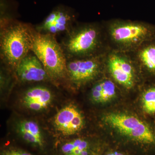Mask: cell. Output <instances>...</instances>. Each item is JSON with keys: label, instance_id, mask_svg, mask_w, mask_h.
<instances>
[{"label": "cell", "instance_id": "1", "mask_svg": "<svg viewBox=\"0 0 155 155\" xmlns=\"http://www.w3.org/2000/svg\"><path fill=\"white\" fill-rule=\"evenodd\" d=\"M67 60L91 58L110 50L104 22H78L60 42Z\"/></svg>", "mask_w": 155, "mask_h": 155}, {"label": "cell", "instance_id": "2", "mask_svg": "<svg viewBox=\"0 0 155 155\" xmlns=\"http://www.w3.org/2000/svg\"><path fill=\"white\" fill-rule=\"evenodd\" d=\"M103 22L110 50L130 53L155 38V25L148 22L122 19Z\"/></svg>", "mask_w": 155, "mask_h": 155}, {"label": "cell", "instance_id": "3", "mask_svg": "<svg viewBox=\"0 0 155 155\" xmlns=\"http://www.w3.org/2000/svg\"><path fill=\"white\" fill-rule=\"evenodd\" d=\"M34 30L33 25L17 19L0 26L1 62L14 73L19 63L31 51Z\"/></svg>", "mask_w": 155, "mask_h": 155}, {"label": "cell", "instance_id": "4", "mask_svg": "<svg viewBox=\"0 0 155 155\" xmlns=\"http://www.w3.org/2000/svg\"><path fill=\"white\" fill-rule=\"evenodd\" d=\"M31 51L41 61L52 82H68L67 58L57 37L39 33L35 28Z\"/></svg>", "mask_w": 155, "mask_h": 155}, {"label": "cell", "instance_id": "5", "mask_svg": "<svg viewBox=\"0 0 155 155\" xmlns=\"http://www.w3.org/2000/svg\"><path fill=\"white\" fill-rule=\"evenodd\" d=\"M104 121L122 135L131 140L155 149V131L148 124L135 116L121 113L106 115Z\"/></svg>", "mask_w": 155, "mask_h": 155}, {"label": "cell", "instance_id": "6", "mask_svg": "<svg viewBox=\"0 0 155 155\" xmlns=\"http://www.w3.org/2000/svg\"><path fill=\"white\" fill-rule=\"evenodd\" d=\"M105 65L115 83L127 89L134 86L138 67L130 54L110 50L106 54Z\"/></svg>", "mask_w": 155, "mask_h": 155}, {"label": "cell", "instance_id": "7", "mask_svg": "<svg viewBox=\"0 0 155 155\" xmlns=\"http://www.w3.org/2000/svg\"><path fill=\"white\" fill-rule=\"evenodd\" d=\"M107 53L91 58L67 60L68 82L79 87L95 81L105 69Z\"/></svg>", "mask_w": 155, "mask_h": 155}, {"label": "cell", "instance_id": "8", "mask_svg": "<svg viewBox=\"0 0 155 155\" xmlns=\"http://www.w3.org/2000/svg\"><path fill=\"white\" fill-rule=\"evenodd\" d=\"M78 17L75 9L60 4L55 7L42 22L34 27L39 33L57 37L68 33L78 22Z\"/></svg>", "mask_w": 155, "mask_h": 155}, {"label": "cell", "instance_id": "9", "mask_svg": "<svg viewBox=\"0 0 155 155\" xmlns=\"http://www.w3.org/2000/svg\"><path fill=\"white\" fill-rule=\"evenodd\" d=\"M15 74L22 83L52 82L41 61L32 51L19 63Z\"/></svg>", "mask_w": 155, "mask_h": 155}, {"label": "cell", "instance_id": "10", "mask_svg": "<svg viewBox=\"0 0 155 155\" xmlns=\"http://www.w3.org/2000/svg\"><path fill=\"white\" fill-rule=\"evenodd\" d=\"M54 125L59 133L64 136L74 135L81 130L84 122L82 114L72 104L60 110L54 118Z\"/></svg>", "mask_w": 155, "mask_h": 155}, {"label": "cell", "instance_id": "11", "mask_svg": "<svg viewBox=\"0 0 155 155\" xmlns=\"http://www.w3.org/2000/svg\"><path fill=\"white\" fill-rule=\"evenodd\" d=\"M53 94L46 86L37 85L29 87L23 94L24 105L32 110L39 111L46 109L52 101Z\"/></svg>", "mask_w": 155, "mask_h": 155}, {"label": "cell", "instance_id": "12", "mask_svg": "<svg viewBox=\"0 0 155 155\" xmlns=\"http://www.w3.org/2000/svg\"><path fill=\"white\" fill-rule=\"evenodd\" d=\"M128 54L137 67H141L150 76L155 78V38Z\"/></svg>", "mask_w": 155, "mask_h": 155}, {"label": "cell", "instance_id": "13", "mask_svg": "<svg viewBox=\"0 0 155 155\" xmlns=\"http://www.w3.org/2000/svg\"><path fill=\"white\" fill-rule=\"evenodd\" d=\"M19 136L27 144L40 150H44L46 141L38 124L31 120L20 121L17 125Z\"/></svg>", "mask_w": 155, "mask_h": 155}, {"label": "cell", "instance_id": "14", "mask_svg": "<svg viewBox=\"0 0 155 155\" xmlns=\"http://www.w3.org/2000/svg\"><path fill=\"white\" fill-rule=\"evenodd\" d=\"M56 149L58 155H99L96 146L89 140L82 138L62 142Z\"/></svg>", "mask_w": 155, "mask_h": 155}, {"label": "cell", "instance_id": "15", "mask_svg": "<svg viewBox=\"0 0 155 155\" xmlns=\"http://www.w3.org/2000/svg\"><path fill=\"white\" fill-rule=\"evenodd\" d=\"M116 90V84L113 80L104 78L98 81L91 89L92 100L96 103L107 102L115 96Z\"/></svg>", "mask_w": 155, "mask_h": 155}, {"label": "cell", "instance_id": "16", "mask_svg": "<svg viewBox=\"0 0 155 155\" xmlns=\"http://www.w3.org/2000/svg\"><path fill=\"white\" fill-rule=\"evenodd\" d=\"M142 104L143 110L146 114L155 115V84L147 88L143 93Z\"/></svg>", "mask_w": 155, "mask_h": 155}, {"label": "cell", "instance_id": "17", "mask_svg": "<svg viewBox=\"0 0 155 155\" xmlns=\"http://www.w3.org/2000/svg\"><path fill=\"white\" fill-rule=\"evenodd\" d=\"M0 4V26L8 22L17 19L15 13L12 10V5L10 0H1Z\"/></svg>", "mask_w": 155, "mask_h": 155}, {"label": "cell", "instance_id": "18", "mask_svg": "<svg viewBox=\"0 0 155 155\" xmlns=\"http://www.w3.org/2000/svg\"><path fill=\"white\" fill-rule=\"evenodd\" d=\"M1 155H34L20 148L14 146H9L5 147L2 150Z\"/></svg>", "mask_w": 155, "mask_h": 155}, {"label": "cell", "instance_id": "19", "mask_svg": "<svg viewBox=\"0 0 155 155\" xmlns=\"http://www.w3.org/2000/svg\"><path fill=\"white\" fill-rule=\"evenodd\" d=\"M104 155H128L126 153L116 150H110L108 151Z\"/></svg>", "mask_w": 155, "mask_h": 155}]
</instances>
